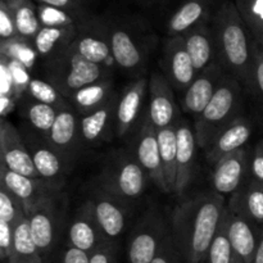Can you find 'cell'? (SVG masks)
I'll return each mask as SVG.
<instances>
[{
  "label": "cell",
  "mask_w": 263,
  "mask_h": 263,
  "mask_svg": "<svg viewBox=\"0 0 263 263\" xmlns=\"http://www.w3.org/2000/svg\"><path fill=\"white\" fill-rule=\"evenodd\" d=\"M225 210V198L217 193L200 194L175 210L171 238L182 263L205 261Z\"/></svg>",
  "instance_id": "1"
},
{
  "label": "cell",
  "mask_w": 263,
  "mask_h": 263,
  "mask_svg": "<svg viewBox=\"0 0 263 263\" xmlns=\"http://www.w3.org/2000/svg\"><path fill=\"white\" fill-rule=\"evenodd\" d=\"M215 55L221 68L240 85L249 86L257 44L235 2L222 0L211 20Z\"/></svg>",
  "instance_id": "2"
},
{
  "label": "cell",
  "mask_w": 263,
  "mask_h": 263,
  "mask_svg": "<svg viewBox=\"0 0 263 263\" xmlns=\"http://www.w3.org/2000/svg\"><path fill=\"white\" fill-rule=\"evenodd\" d=\"M45 72L48 81L67 99H71L72 95L82 87L110 79L109 71L104 66L84 58L73 44L49 57Z\"/></svg>",
  "instance_id": "3"
},
{
  "label": "cell",
  "mask_w": 263,
  "mask_h": 263,
  "mask_svg": "<svg viewBox=\"0 0 263 263\" xmlns=\"http://www.w3.org/2000/svg\"><path fill=\"white\" fill-rule=\"evenodd\" d=\"M241 105V85L226 74L210 104L197 117L194 135L198 146L207 149L218 134L239 117Z\"/></svg>",
  "instance_id": "4"
},
{
  "label": "cell",
  "mask_w": 263,
  "mask_h": 263,
  "mask_svg": "<svg viewBox=\"0 0 263 263\" xmlns=\"http://www.w3.org/2000/svg\"><path fill=\"white\" fill-rule=\"evenodd\" d=\"M148 179L136 156L120 151L105 162L100 176V186L127 203L143 194Z\"/></svg>",
  "instance_id": "5"
},
{
  "label": "cell",
  "mask_w": 263,
  "mask_h": 263,
  "mask_svg": "<svg viewBox=\"0 0 263 263\" xmlns=\"http://www.w3.org/2000/svg\"><path fill=\"white\" fill-rule=\"evenodd\" d=\"M109 28L112 57L117 66L135 72L144 63L145 48L140 36V28L131 18H105Z\"/></svg>",
  "instance_id": "6"
},
{
  "label": "cell",
  "mask_w": 263,
  "mask_h": 263,
  "mask_svg": "<svg viewBox=\"0 0 263 263\" xmlns=\"http://www.w3.org/2000/svg\"><path fill=\"white\" fill-rule=\"evenodd\" d=\"M21 134L32 157L39 177L55 190L61 189L67 175V167L71 164L67 163L48 139L36 130H23Z\"/></svg>",
  "instance_id": "7"
},
{
  "label": "cell",
  "mask_w": 263,
  "mask_h": 263,
  "mask_svg": "<svg viewBox=\"0 0 263 263\" xmlns=\"http://www.w3.org/2000/svg\"><path fill=\"white\" fill-rule=\"evenodd\" d=\"M72 44L84 58L103 66L112 55L107 20L99 15H92L90 20L79 26L77 35Z\"/></svg>",
  "instance_id": "8"
},
{
  "label": "cell",
  "mask_w": 263,
  "mask_h": 263,
  "mask_svg": "<svg viewBox=\"0 0 263 263\" xmlns=\"http://www.w3.org/2000/svg\"><path fill=\"white\" fill-rule=\"evenodd\" d=\"M2 186L7 187L13 195L21 200V203L25 207L27 216L32 213L36 208L40 207L46 200L51 199L55 193V190L50 185L46 184L41 179H33V177L25 176V175L17 174V172L10 171L9 168L2 163Z\"/></svg>",
  "instance_id": "9"
},
{
  "label": "cell",
  "mask_w": 263,
  "mask_h": 263,
  "mask_svg": "<svg viewBox=\"0 0 263 263\" xmlns=\"http://www.w3.org/2000/svg\"><path fill=\"white\" fill-rule=\"evenodd\" d=\"M0 154L2 163L10 171L40 179L22 134L5 118L0 122Z\"/></svg>",
  "instance_id": "10"
},
{
  "label": "cell",
  "mask_w": 263,
  "mask_h": 263,
  "mask_svg": "<svg viewBox=\"0 0 263 263\" xmlns=\"http://www.w3.org/2000/svg\"><path fill=\"white\" fill-rule=\"evenodd\" d=\"M164 225L157 216H146L136 226L128 244L130 263H152L167 238Z\"/></svg>",
  "instance_id": "11"
},
{
  "label": "cell",
  "mask_w": 263,
  "mask_h": 263,
  "mask_svg": "<svg viewBox=\"0 0 263 263\" xmlns=\"http://www.w3.org/2000/svg\"><path fill=\"white\" fill-rule=\"evenodd\" d=\"M89 200L94 210L98 225L105 238L109 241L117 239L126 228L127 212L125 202L118 199L102 186L94 190Z\"/></svg>",
  "instance_id": "12"
},
{
  "label": "cell",
  "mask_w": 263,
  "mask_h": 263,
  "mask_svg": "<svg viewBox=\"0 0 263 263\" xmlns=\"http://www.w3.org/2000/svg\"><path fill=\"white\" fill-rule=\"evenodd\" d=\"M48 141L63 157L67 163H73L80 146L82 145V139L76 109L69 104L58 109Z\"/></svg>",
  "instance_id": "13"
},
{
  "label": "cell",
  "mask_w": 263,
  "mask_h": 263,
  "mask_svg": "<svg viewBox=\"0 0 263 263\" xmlns=\"http://www.w3.org/2000/svg\"><path fill=\"white\" fill-rule=\"evenodd\" d=\"M166 79L172 87L186 90L198 76L192 58L187 53L184 36H170L163 49Z\"/></svg>",
  "instance_id": "14"
},
{
  "label": "cell",
  "mask_w": 263,
  "mask_h": 263,
  "mask_svg": "<svg viewBox=\"0 0 263 263\" xmlns=\"http://www.w3.org/2000/svg\"><path fill=\"white\" fill-rule=\"evenodd\" d=\"M177 109L175 104L174 87L161 73H153L149 80L148 120L156 130L176 125Z\"/></svg>",
  "instance_id": "15"
},
{
  "label": "cell",
  "mask_w": 263,
  "mask_h": 263,
  "mask_svg": "<svg viewBox=\"0 0 263 263\" xmlns=\"http://www.w3.org/2000/svg\"><path fill=\"white\" fill-rule=\"evenodd\" d=\"M68 240L69 246L89 254H92L105 244L112 243L100 230L90 200L77 210L68 229Z\"/></svg>",
  "instance_id": "16"
},
{
  "label": "cell",
  "mask_w": 263,
  "mask_h": 263,
  "mask_svg": "<svg viewBox=\"0 0 263 263\" xmlns=\"http://www.w3.org/2000/svg\"><path fill=\"white\" fill-rule=\"evenodd\" d=\"M226 74L228 73L221 68L217 62H213L208 68L198 73L192 85L185 90L182 99V108L185 112L199 117L210 104Z\"/></svg>",
  "instance_id": "17"
},
{
  "label": "cell",
  "mask_w": 263,
  "mask_h": 263,
  "mask_svg": "<svg viewBox=\"0 0 263 263\" xmlns=\"http://www.w3.org/2000/svg\"><path fill=\"white\" fill-rule=\"evenodd\" d=\"M59 217L61 215L54 197L27 216L31 235L41 256L48 254L55 247L58 239Z\"/></svg>",
  "instance_id": "18"
},
{
  "label": "cell",
  "mask_w": 263,
  "mask_h": 263,
  "mask_svg": "<svg viewBox=\"0 0 263 263\" xmlns=\"http://www.w3.org/2000/svg\"><path fill=\"white\" fill-rule=\"evenodd\" d=\"M249 156L246 149H239L221 158L213 166L212 185L220 195H233L243 185L244 175L249 170Z\"/></svg>",
  "instance_id": "19"
},
{
  "label": "cell",
  "mask_w": 263,
  "mask_h": 263,
  "mask_svg": "<svg viewBox=\"0 0 263 263\" xmlns=\"http://www.w3.org/2000/svg\"><path fill=\"white\" fill-rule=\"evenodd\" d=\"M135 156L148 175L149 180L156 184V186H158L162 192H166L163 167H162L161 154H159L158 135L148 118H145L139 131Z\"/></svg>",
  "instance_id": "20"
},
{
  "label": "cell",
  "mask_w": 263,
  "mask_h": 263,
  "mask_svg": "<svg viewBox=\"0 0 263 263\" xmlns=\"http://www.w3.org/2000/svg\"><path fill=\"white\" fill-rule=\"evenodd\" d=\"M222 0H182L168 21V36H182L204 22H211Z\"/></svg>",
  "instance_id": "21"
},
{
  "label": "cell",
  "mask_w": 263,
  "mask_h": 263,
  "mask_svg": "<svg viewBox=\"0 0 263 263\" xmlns=\"http://www.w3.org/2000/svg\"><path fill=\"white\" fill-rule=\"evenodd\" d=\"M118 99L120 97L116 94L112 99L108 100L100 108L81 116L80 130H81V139L84 145H98L108 138L113 125L116 127Z\"/></svg>",
  "instance_id": "22"
},
{
  "label": "cell",
  "mask_w": 263,
  "mask_h": 263,
  "mask_svg": "<svg viewBox=\"0 0 263 263\" xmlns=\"http://www.w3.org/2000/svg\"><path fill=\"white\" fill-rule=\"evenodd\" d=\"M252 135V123L248 118L239 116L205 149V158L215 166L221 158L243 148Z\"/></svg>",
  "instance_id": "23"
},
{
  "label": "cell",
  "mask_w": 263,
  "mask_h": 263,
  "mask_svg": "<svg viewBox=\"0 0 263 263\" xmlns=\"http://www.w3.org/2000/svg\"><path fill=\"white\" fill-rule=\"evenodd\" d=\"M149 90V81L146 79H139L128 85L121 94L117 104L116 115V134L123 136L128 133L138 120L143 108L146 91Z\"/></svg>",
  "instance_id": "24"
},
{
  "label": "cell",
  "mask_w": 263,
  "mask_h": 263,
  "mask_svg": "<svg viewBox=\"0 0 263 263\" xmlns=\"http://www.w3.org/2000/svg\"><path fill=\"white\" fill-rule=\"evenodd\" d=\"M229 210L251 223L263 226V182L252 177L231 195Z\"/></svg>",
  "instance_id": "25"
},
{
  "label": "cell",
  "mask_w": 263,
  "mask_h": 263,
  "mask_svg": "<svg viewBox=\"0 0 263 263\" xmlns=\"http://www.w3.org/2000/svg\"><path fill=\"white\" fill-rule=\"evenodd\" d=\"M177 134V176L175 194L182 195L190 185L195 162V135L185 122L176 123Z\"/></svg>",
  "instance_id": "26"
},
{
  "label": "cell",
  "mask_w": 263,
  "mask_h": 263,
  "mask_svg": "<svg viewBox=\"0 0 263 263\" xmlns=\"http://www.w3.org/2000/svg\"><path fill=\"white\" fill-rule=\"evenodd\" d=\"M182 36H184L185 45L194 64L195 71L197 73H200L213 63L215 43H213L211 22L200 23Z\"/></svg>",
  "instance_id": "27"
},
{
  "label": "cell",
  "mask_w": 263,
  "mask_h": 263,
  "mask_svg": "<svg viewBox=\"0 0 263 263\" xmlns=\"http://www.w3.org/2000/svg\"><path fill=\"white\" fill-rule=\"evenodd\" d=\"M228 233L234 253L240 257L244 263H253L254 254L259 243V240H257L253 223L229 210Z\"/></svg>",
  "instance_id": "28"
},
{
  "label": "cell",
  "mask_w": 263,
  "mask_h": 263,
  "mask_svg": "<svg viewBox=\"0 0 263 263\" xmlns=\"http://www.w3.org/2000/svg\"><path fill=\"white\" fill-rule=\"evenodd\" d=\"M159 154L163 167L166 193L175 194L177 176V134L176 125L157 130Z\"/></svg>",
  "instance_id": "29"
},
{
  "label": "cell",
  "mask_w": 263,
  "mask_h": 263,
  "mask_svg": "<svg viewBox=\"0 0 263 263\" xmlns=\"http://www.w3.org/2000/svg\"><path fill=\"white\" fill-rule=\"evenodd\" d=\"M115 95L113 81L110 79H107L82 87L81 90L72 95L71 102L74 109L81 113V116H84L100 108L108 100L112 99Z\"/></svg>",
  "instance_id": "30"
},
{
  "label": "cell",
  "mask_w": 263,
  "mask_h": 263,
  "mask_svg": "<svg viewBox=\"0 0 263 263\" xmlns=\"http://www.w3.org/2000/svg\"><path fill=\"white\" fill-rule=\"evenodd\" d=\"M79 27H45L43 26L33 39L39 55L49 58L73 43Z\"/></svg>",
  "instance_id": "31"
},
{
  "label": "cell",
  "mask_w": 263,
  "mask_h": 263,
  "mask_svg": "<svg viewBox=\"0 0 263 263\" xmlns=\"http://www.w3.org/2000/svg\"><path fill=\"white\" fill-rule=\"evenodd\" d=\"M7 4L13 12L18 35L33 41L43 27L39 20L37 4L33 0H10Z\"/></svg>",
  "instance_id": "32"
},
{
  "label": "cell",
  "mask_w": 263,
  "mask_h": 263,
  "mask_svg": "<svg viewBox=\"0 0 263 263\" xmlns=\"http://www.w3.org/2000/svg\"><path fill=\"white\" fill-rule=\"evenodd\" d=\"M9 263H44L43 256L31 235L27 217L14 228L13 252Z\"/></svg>",
  "instance_id": "33"
},
{
  "label": "cell",
  "mask_w": 263,
  "mask_h": 263,
  "mask_svg": "<svg viewBox=\"0 0 263 263\" xmlns=\"http://www.w3.org/2000/svg\"><path fill=\"white\" fill-rule=\"evenodd\" d=\"M22 112L28 123L33 127V130H36L48 139L54 122H55L58 108L27 98V100L23 104Z\"/></svg>",
  "instance_id": "34"
},
{
  "label": "cell",
  "mask_w": 263,
  "mask_h": 263,
  "mask_svg": "<svg viewBox=\"0 0 263 263\" xmlns=\"http://www.w3.org/2000/svg\"><path fill=\"white\" fill-rule=\"evenodd\" d=\"M37 14L41 26L45 27H79L94 15L92 13L82 14L44 4H37Z\"/></svg>",
  "instance_id": "35"
},
{
  "label": "cell",
  "mask_w": 263,
  "mask_h": 263,
  "mask_svg": "<svg viewBox=\"0 0 263 263\" xmlns=\"http://www.w3.org/2000/svg\"><path fill=\"white\" fill-rule=\"evenodd\" d=\"M235 4L254 43L263 49V0H235Z\"/></svg>",
  "instance_id": "36"
},
{
  "label": "cell",
  "mask_w": 263,
  "mask_h": 263,
  "mask_svg": "<svg viewBox=\"0 0 263 263\" xmlns=\"http://www.w3.org/2000/svg\"><path fill=\"white\" fill-rule=\"evenodd\" d=\"M228 217L229 208H226L220 221V225H218L217 233L208 249L207 257H205L207 263H230L233 259L234 249L230 243V239H229Z\"/></svg>",
  "instance_id": "37"
},
{
  "label": "cell",
  "mask_w": 263,
  "mask_h": 263,
  "mask_svg": "<svg viewBox=\"0 0 263 263\" xmlns=\"http://www.w3.org/2000/svg\"><path fill=\"white\" fill-rule=\"evenodd\" d=\"M0 51H2V55L7 57V58L20 61L28 69L33 67L36 54H37L33 43L22 36H17L14 39H9V40H3L0 44Z\"/></svg>",
  "instance_id": "38"
},
{
  "label": "cell",
  "mask_w": 263,
  "mask_h": 263,
  "mask_svg": "<svg viewBox=\"0 0 263 263\" xmlns=\"http://www.w3.org/2000/svg\"><path fill=\"white\" fill-rule=\"evenodd\" d=\"M26 97L36 100V102L53 105V107L58 108V109L68 105V103L66 102L67 98H64L59 92V90L51 82H49L48 80H31L30 85L27 87V91H26Z\"/></svg>",
  "instance_id": "39"
},
{
  "label": "cell",
  "mask_w": 263,
  "mask_h": 263,
  "mask_svg": "<svg viewBox=\"0 0 263 263\" xmlns=\"http://www.w3.org/2000/svg\"><path fill=\"white\" fill-rule=\"evenodd\" d=\"M27 217L25 207L15 195H13L7 187L0 185V221L17 226Z\"/></svg>",
  "instance_id": "40"
},
{
  "label": "cell",
  "mask_w": 263,
  "mask_h": 263,
  "mask_svg": "<svg viewBox=\"0 0 263 263\" xmlns=\"http://www.w3.org/2000/svg\"><path fill=\"white\" fill-rule=\"evenodd\" d=\"M7 58V57H5ZM8 66H9L10 73H12L13 84H14V94L15 99H22L26 95L27 87L31 82L30 73H28V68L25 64L21 63L17 59H9L7 58Z\"/></svg>",
  "instance_id": "41"
},
{
  "label": "cell",
  "mask_w": 263,
  "mask_h": 263,
  "mask_svg": "<svg viewBox=\"0 0 263 263\" xmlns=\"http://www.w3.org/2000/svg\"><path fill=\"white\" fill-rule=\"evenodd\" d=\"M247 90L251 91L257 99L261 100L263 104V49L258 45L256 46V53H254L251 84L247 87Z\"/></svg>",
  "instance_id": "42"
},
{
  "label": "cell",
  "mask_w": 263,
  "mask_h": 263,
  "mask_svg": "<svg viewBox=\"0 0 263 263\" xmlns=\"http://www.w3.org/2000/svg\"><path fill=\"white\" fill-rule=\"evenodd\" d=\"M0 36H2V41L20 36L15 28L12 9L4 2H0Z\"/></svg>",
  "instance_id": "43"
},
{
  "label": "cell",
  "mask_w": 263,
  "mask_h": 263,
  "mask_svg": "<svg viewBox=\"0 0 263 263\" xmlns=\"http://www.w3.org/2000/svg\"><path fill=\"white\" fill-rule=\"evenodd\" d=\"M14 240V226L0 221V256L4 262H10Z\"/></svg>",
  "instance_id": "44"
},
{
  "label": "cell",
  "mask_w": 263,
  "mask_h": 263,
  "mask_svg": "<svg viewBox=\"0 0 263 263\" xmlns=\"http://www.w3.org/2000/svg\"><path fill=\"white\" fill-rule=\"evenodd\" d=\"M182 262L181 257H180L179 252L175 248V244L172 241L171 235H167L164 241L162 243L161 248H159L158 253L154 257L152 263H179Z\"/></svg>",
  "instance_id": "45"
},
{
  "label": "cell",
  "mask_w": 263,
  "mask_h": 263,
  "mask_svg": "<svg viewBox=\"0 0 263 263\" xmlns=\"http://www.w3.org/2000/svg\"><path fill=\"white\" fill-rule=\"evenodd\" d=\"M0 95H7L15 99L12 73H10L8 61L4 55L0 57Z\"/></svg>",
  "instance_id": "46"
},
{
  "label": "cell",
  "mask_w": 263,
  "mask_h": 263,
  "mask_svg": "<svg viewBox=\"0 0 263 263\" xmlns=\"http://www.w3.org/2000/svg\"><path fill=\"white\" fill-rule=\"evenodd\" d=\"M36 4H44L50 5V7L61 8V9L71 10V12L82 13V14H87L89 9L85 5L84 0H33Z\"/></svg>",
  "instance_id": "47"
},
{
  "label": "cell",
  "mask_w": 263,
  "mask_h": 263,
  "mask_svg": "<svg viewBox=\"0 0 263 263\" xmlns=\"http://www.w3.org/2000/svg\"><path fill=\"white\" fill-rule=\"evenodd\" d=\"M249 171L254 180L263 182V139L257 144L249 159Z\"/></svg>",
  "instance_id": "48"
},
{
  "label": "cell",
  "mask_w": 263,
  "mask_h": 263,
  "mask_svg": "<svg viewBox=\"0 0 263 263\" xmlns=\"http://www.w3.org/2000/svg\"><path fill=\"white\" fill-rule=\"evenodd\" d=\"M91 254L77 249L74 247H67L62 254L61 263H89Z\"/></svg>",
  "instance_id": "49"
},
{
  "label": "cell",
  "mask_w": 263,
  "mask_h": 263,
  "mask_svg": "<svg viewBox=\"0 0 263 263\" xmlns=\"http://www.w3.org/2000/svg\"><path fill=\"white\" fill-rule=\"evenodd\" d=\"M113 259H115V251L112 243H108L90 256L89 263H113Z\"/></svg>",
  "instance_id": "50"
},
{
  "label": "cell",
  "mask_w": 263,
  "mask_h": 263,
  "mask_svg": "<svg viewBox=\"0 0 263 263\" xmlns=\"http://www.w3.org/2000/svg\"><path fill=\"white\" fill-rule=\"evenodd\" d=\"M15 99L12 97H7V95H0V112H2L3 118H5V116L8 115V112H10L14 105Z\"/></svg>",
  "instance_id": "51"
},
{
  "label": "cell",
  "mask_w": 263,
  "mask_h": 263,
  "mask_svg": "<svg viewBox=\"0 0 263 263\" xmlns=\"http://www.w3.org/2000/svg\"><path fill=\"white\" fill-rule=\"evenodd\" d=\"M138 3H140L144 7H158V5H164L167 3H170L171 0H136Z\"/></svg>",
  "instance_id": "52"
},
{
  "label": "cell",
  "mask_w": 263,
  "mask_h": 263,
  "mask_svg": "<svg viewBox=\"0 0 263 263\" xmlns=\"http://www.w3.org/2000/svg\"><path fill=\"white\" fill-rule=\"evenodd\" d=\"M253 263H263V235L262 238L259 239L258 247H257L256 254H254Z\"/></svg>",
  "instance_id": "53"
},
{
  "label": "cell",
  "mask_w": 263,
  "mask_h": 263,
  "mask_svg": "<svg viewBox=\"0 0 263 263\" xmlns=\"http://www.w3.org/2000/svg\"><path fill=\"white\" fill-rule=\"evenodd\" d=\"M230 263H244V261L240 258V257H238L235 253H234V257H233V259H231Z\"/></svg>",
  "instance_id": "54"
},
{
  "label": "cell",
  "mask_w": 263,
  "mask_h": 263,
  "mask_svg": "<svg viewBox=\"0 0 263 263\" xmlns=\"http://www.w3.org/2000/svg\"><path fill=\"white\" fill-rule=\"evenodd\" d=\"M0 2H4V3H9L10 0H0Z\"/></svg>",
  "instance_id": "55"
}]
</instances>
